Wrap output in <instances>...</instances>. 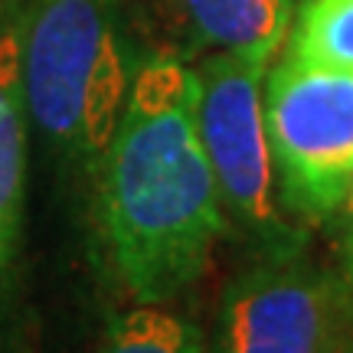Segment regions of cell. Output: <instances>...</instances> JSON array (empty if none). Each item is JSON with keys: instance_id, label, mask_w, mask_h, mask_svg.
<instances>
[{"instance_id": "obj_6", "label": "cell", "mask_w": 353, "mask_h": 353, "mask_svg": "<svg viewBox=\"0 0 353 353\" xmlns=\"http://www.w3.org/2000/svg\"><path fill=\"white\" fill-rule=\"evenodd\" d=\"M26 144L30 114L20 76V39L10 23L0 30V321L20 291L26 216Z\"/></svg>"}, {"instance_id": "obj_2", "label": "cell", "mask_w": 353, "mask_h": 353, "mask_svg": "<svg viewBox=\"0 0 353 353\" xmlns=\"http://www.w3.org/2000/svg\"><path fill=\"white\" fill-rule=\"evenodd\" d=\"M10 26L30 125L65 170L95 180L134 79L121 0H30Z\"/></svg>"}, {"instance_id": "obj_3", "label": "cell", "mask_w": 353, "mask_h": 353, "mask_svg": "<svg viewBox=\"0 0 353 353\" xmlns=\"http://www.w3.org/2000/svg\"><path fill=\"white\" fill-rule=\"evenodd\" d=\"M210 353H353V285L304 239L255 252L223 291Z\"/></svg>"}, {"instance_id": "obj_5", "label": "cell", "mask_w": 353, "mask_h": 353, "mask_svg": "<svg viewBox=\"0 0 353 353\" xmlns=\"http://www.w3.org/2000/svg\"><path fill=\"white\" fill-rule=\"evenodd\" d=\"M278 200L301 223H327L353 176V72L285 56L265 85Z\"/></svg>"}, {"instance_id": "obj_7", "label": "cell", "mask_w": 353, "mask_h": 353, "mask_svg": "<svg viewBox=\"0 0 353 353\" xmlns=\"http://www.w3.org/2000/svg\"><path fill=\"white\" fill-rule=\"evenodd\" d=\"M180 37L196 52H242L268 65L285 46L294 0H167Z\"/></svg>"}, {"instance_id": "obj_8", "label": "cell", "mask_w": 353, "mask_h": 353, "mask_svg": "<svg viewBox=\"0 0 353 353\" xmlns=\"http://www.w3.org/2000/svg\"><path fill=\"white\" fill-rule=\"evenodd\" d=\"M95 353H210L200 327L167 304L138 301L114 317Z\"/></svg>"}, {"instance_id": "obj_1", "label": "cell", "mask_w": 353, "mask_h": 353, "mask_svg": "<svg viewBox=\"0 0 353 353\" xmlns=\"http://www.w3.org/2000/svg\"><path fill=\"white\" fill-rule=\"evenodd\" d=\"M95 213L108 265L134 301L167 304L206 275L229 226L196 125V72L180 56L134 69L95 170Z\"/></svg>"}, {"instance_id": "obj_10", "label": "cell", "mask_w": 353, "mask_h": 353, "mask_svg": "<svg viewBox=\"0 0 353 353\" xmlns=\"http://www.w3.org/2000/svg\"><path fill=\"white\" fill-rule=\"evenodd\" d=\"M337 265H341V272L347 275V281L353 285V226L337 232Z\"/></svg>"}, {"instance_id": "obj_9", "label": "cell", "mask_w": 353, "mask_h": 353, "mask_svg": "<svg viewBox=\"0 0 353 353\" xmlns=\"http://www.w3.org/2000/svg\"><path fill=\"white\" fill-rule=\"evenodd\" d=\"M288 56L307 65L353 72V0H304Z\"/></svg>"}, {"instance_id": "obj_11", "label": "cell", "mask_w": 353, "mask_h": 353, "mask_svg": "<svg viewBox=\"0 0 353 353\" xmlns=\"http://www.w3.org/2000/svg\"><path fill=\"white\" fill-rule=\"evenodd\" d=\"M327 226L334 229V232H341V229L353 226V176H350V187H347V193H343V203L337 206V213L327 219Z\"/></svg>"}, {"instance_id": "obj_4", "label": "cell", "mask_w": 353, "mask_h": 353, "mask_svg": "<svg viewBox=\"0 0 353 353\" xmlns=\"http://www.w3.org/2000/svg\"><path fill=\"white\" fill-rule=\"evenodd\" d=\"M196 72V125L226 213V226L255 252L294 245L304 236L278 200L275 157L265 128V65L242 52H206Z\"/></svg>"}, {"instance_id": "obj_12", "label": "cell", "mask_w": 353, "mask_h": 353, "mask_svg": "<svg viewBox=\"0 0 353 353\" xmlns=\"http://www.w3.org/2000/svg\"><path fill=\"white\" fill-rule=\"evenodd\" d=\"M23 3H30V0H3V7H7V13H10V17H13L17 10H20Z\"/></svg>"}]
</instances>
